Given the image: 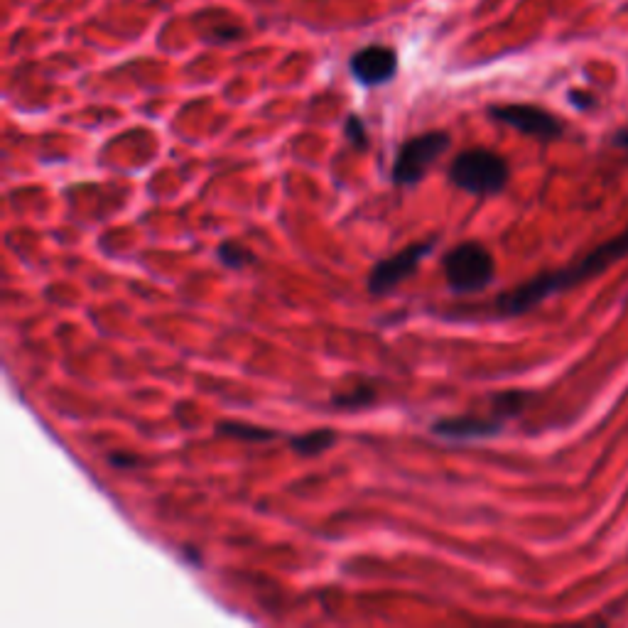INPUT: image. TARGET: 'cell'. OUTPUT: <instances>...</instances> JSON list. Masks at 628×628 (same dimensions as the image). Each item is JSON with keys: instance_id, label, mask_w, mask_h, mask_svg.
I'll return each instance as SVG.
<instances>
[{"instance_id": "cell-1", "label": "cell", "mask_w": 628, "mask_h": 628, "mask_svg": "<svg viewBox=\"0 0 628 628\" xmlns=\"http://www.w3.org/2000/svg\"><path fill=\"white\" fill-rule=\"evenodd\" d=\"M626 256H628V229L611 238V241L602 243V246L592 248L587 256H582L579 261L567 265V268L540 273L538 278L503 292L496 302V310L498 314H503V317H518V314L533 310V307H538L540 302L557 295V292L572 290L577 288V285L587 283L589 278H597L599 273H604L606 268H611V265L619 263L621 258Z\"/></svg>"}, {"instance_id": "cell-2", "label": "cell", "mask_w": 628, "mask_h": 628, "mask_svg": "<svg viewBox=\"0 0 628 628\" xmlns=\"http://www.w3.org/2000/svg\"><path fill=\"white\" fill-rule=\"evenodd\" d=\"M508 177H511L508 162L486 148L464 150L449 165V180L454 187L476 194V197H491V194L503 192Z\"/></svg>"}, {"instance_id": "cell-3", "label": "cell", "mask_w": 628, "mask_h": 628, "mask_svg": "<svg viewBox=\"0 0 628 628\" xmlns=\"http://www.w3.org/2000/svg\"><path fill=\"white\" fill-rule=\"evenodd\" d=\"M442 270H445L447 288L454 295H474V292L489 288L496 273V263L484 243L464 241L447 253Z\"/></svg>"}, {"instance_id": "cell-4", "label": "cell", "mask_w": 628, "mask_h": 628, "mask_svg": "<svg viewBox=\"0 0 628 628\" xmlns=\"http://www.w3.org/2000/svg\"><path fill=\"white\" fill-rule=\"evenodd\" d=\"M449 143H452V138L445 131H430L410 138L395 157L393 182L400 187H413V184L425 180L432 162H437L447 153Z\"/></svg>"}, {"instance_id": "cell-5", "label": "cell", "mask_w": 628, "mask_h": 628, "mask_svg": "<svg viewBox=\"0 0 628 628\" xmlns=\"http://www.w3.org/2000/svg\"><path fill=\"white\" fill-rule=\"evenodd\" d=\"M432 248H435V238H427V241L410 243V246H405L395 256L373 265L371 275H368V292L376 297H383L398 288V285H403L420 268L425 256H430Z\"/></svg>"}, {"instance_id": "cell-6", "label": "cell", "mask_w": 628, "mask_h": 628, "mask_svg": "<svg viewBox=\"0 0 628 628\" xmlns=\"http://www.w3.org/2000/svg\"><path fill=\"white\" fill-rule=\"evenodd\" d=\"M489 116L498 123H506V126L516 128L518 133L530 135V138L538 140H555L565 133V126H562L560 118L533 104L491 106Z\"/></svg>"}, {"instance_id": "cell-7", "label": "cell", "mask_w": 628, "mask_h": 628, "mask_svg": "<svg viewBox=\"0 0 628 628\" xmlns=\"http://www.w3.org/2000/svg\"><path fill=\"white\" fill-rule=\"evenodd\" d=\"M349 69L361 86H383L398 74V52L386 45H368L351 57Z\"/></svg>"}, {"instance_id": "cell-8", "label": "cell", "mask_w": 628, "mask_h": 628, "mask_svg": "<svg viewBox=\"0 0 628 628\" xmlns=\"http://www.w3.org/2000/svg\"><path fill=\"white\" fill-rule=\"evenodd\" d=\"M501 430V418H479V415H459V418L437 420L432 425V435L447 437V440H486V437H496Z\"/></svg>"}, {"instance_id": "cell-9", "label": "cell", "mask_w": 628, "mask_h": 628, "mask_svg": "<svg viewBox=\"0 0 628 628\" xmlns=\"http://www.w3.org/2000/svg\"><path fill=\"white\" fill-rule=\"evenodd\" d=\"M216 432H219V435L236 437V440H243V442H270L278 437V432L270 430V427L251 425V422H238V420L219 422V425H216Z\"/></svg>"}, {"instance_id": "cell-10", "label": "cell", "mask_w": 628, "mask_h": 628, "mask_svg": "<svg viewBox=\"0 0 628 628\" xmlns=\"http://www.w3.org/2000/svg\"><path fill=\"white\" fill-rule=\"evenodd\" d=\"M334 442H337V435L324 427V430H312V432H307V435L292 437L290 447L295 449L300 457H317V454L327 452Z\"/></svg>"}, {"instance_id": "cell-11", "label": "cell", "mask_w": 628, "mask_h": 628, "mask_svg": "<svg viewBox=\"0 0 628 628\" xmlns=\"http://www.w3.org/2000/svg\"><path fill=\"white\" fill-rule=\"evenodd\" d=\"M216 258H219V261L231 270H246L248 265L256 263V253L236 241L219 243V248H216Z\"/></svg>"}, {"instance_id": "cell-12", "label": "cell", "mask_w": 628, "mask_h": 628, "mask_svg": "<svg viewBox=\"0 0 628 628\" xmlns=\"http://www.w3.org/2000/svg\"><path fill=\"white\" fill-rule=\"evenodd\" d=\"M528 400H530V395L525 391H503V393H496L494 398H491V408H494L496 418L506 420V418H513V415L521 413Z\"/></svg>"}, {"instance_id": "cell-13", "label": "cell", "mask_w": 628, "mask_h": 628, "mask_svg": "<svg viewBox=\"0 0 628 628\" xmlns=\"http://www.w3.org/2000/svg\"><path fill=\"white\" fill-rule=\"evenodd\" d=\"M376 400V391H373V386H368V383H359V386L349 388V391L334 395L332 403L337 405V408H364V405L373 403Z\"/></svg>"}, {"instance_id": "cell-14", "label": "cell", "mask_w": 628, "mask_h": 628, "mask_svg": "<svg viewBox=\"0 0 628 628\" xmlns=\"http://www.w3.org/2000/svg\"><path fill=\"white\" fill-rule=\"evenodd\" d=\"M346 138L351 140V145L359 150L368 148V135H366V126L359 116H349L346 118Z\"/></svg>"}, {"instance_id": "cell-15", "label": "cell", "mask_w": 628, "mask_h": 628, "mask_svg": "<svg viewBox=\"0 0 628 628\" xmlns=\"http://www.w3.org/2000/svg\"><path fill=\"white\" fill-rule=\"evenodd\" d=\"M570 99H572V104L579 106V108H589V106H594V99H592V96H589V94H582V91H572Z\"/></svg>"}, {"instance_id": "cell-16", "label": "cell", "mask_w": 628, "mask_h": 628, "mask_svg": "<svg viewBox=\"0 0 628 628\" xmlns=\"http://www.w3.org/2000/svg\"><path fill=\"white\" fill-rule=\"evenodd\" d=\"M138 462L135 457H123V454H111V464H116V467H133V464Z\"/></svg>"}, {"instance_id": "cell-17", "label": "cell", "mask_w": 628, "mask_h": 628, "mask_svg": "<svg viewBox=\"0 0 628 628\" xmlns=\"http://www.w3.org/2000/svg\"><path fill=\"white\" fill-rule=\"evenodd\" d=\"M616 143H619L624 150H628V128H626V131H621L619 135H616Z\"/></svg>"}]
</instances>
